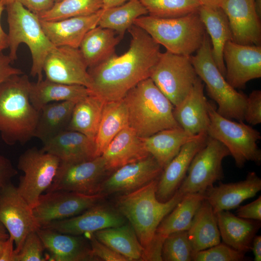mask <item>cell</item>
<instances>
[{
    "mask_svg": "<svg viewBox=\"0 0 261 261\" xmlns=\"http://www.w3.org/2000/svg\"><path fill=\"white\" fill-rule=\"evenodd\" d=\"M102 13L101 9L88 15L40 22L45 35L55 46L79 48L85 34L98 26Z\"/></svg>",
    "mask_w": 261,
    "mask_h": 261,
    "instance_id": "obj_26",
    "label": "cell"
},
{
    "mask_svg": "<svg viewBox=\"0 0 261 261\" xmlns=\"http://www.w3.org/2000/svg\"><path fill=\"white\" fill-rule=\"evenodd\" d=\"M4 8V6L0 5V52L9 46L8 34L5 32L1 25V17Z\"/></svg>",
    "mask_w": 261,
    "mask_h": 261,
    "instance_id": "obj_51",
    "label": "cell"
},
{
    "mask_svg": "<svg viewBox=\"0 0 261 261\" xmlns=\"http://www.w3.org/2000/svg\"><path fill=\"white\" fill-rule=\"evenodd\" d=\"M131 40L121 55L115 52L96 65L88 68L90 93L105 102L123 98L140 81L149 78L161 54L160 45L141 28L128 29Z\"/></svg>",
    "mask_w": 261,
    "mask_h": 261,
    "instance_id": "obj_1",
    "label": "cell"
},
{
    "mask_svg": "<svg viewBox=\"0 0 261 261\" xmlns=\"http://www.w3.org/2000/svg\"><path fill=\"white\" fill-rule=\"evenodd\" d=\"M216 215L223 242L244 253L251 250L261 221L243 218L229 211H219Z\"/></svg>",
    "mask_w": 261,
    "mask_h": 261,
    "instance_id": "obj_28",
    "label": "cell"
},
{
    "mask_svg": "<svg viewBox=\"0 0 261 261\" xmlns=\"http://www.w3.org/2000/svg\"><path fill=\"white\" fill-rule=\"evenodd\" d=\"M5 8L7 13L9 58L12 62L15 60L19 45L25 44L31 55L30 75L37 77L38 81L43 80L44 59L56 46L44 32L38 15L17 2L9 3Z\"/></svg>",
    "mask_w": 261,
    "mask_h": 261,
    "instance_id": "obj_6",
    "label": "cell"
},
{
    "mask_svg": "<svg viewBox=\"0 0 261 261\" xmlns=\"http://www.w3.org/2000/svg\"><path fill=\"white\" fill-rule=\"evenodd\" d=\"M230 155L229 150L222 143L208 136L205 146L193 158L177 190L184 195L204 193L223 178L222 161Z\"/></svg>",
    "mask_w": 261,
    "mask_h": 261,
    "instance_id": "obj_11",
    "label": "cell"
},
{
    "mask_svg": "<svg viewBox=\"0 0 261 261\" xmlns=\"http://www.w3.org/2000/svg\"><path fill=\"white\" fill-rule=\"evenodd\" d=\"M254 6L257 15L260 18H261V0H253Z\"/></svg>",
    "mask_w": 261,
    "mask_h": 261,
    "instance_id": "obj_56",
    "label": "cell"
},
{
    "mask_svg": "<svg viewBox=\"0 0 261 261\" xmlns=\"http://www.w3.org/2000/svg\"><path fill=\"white\" fill-rule=\"evenodd\" d=\"M190 58L197 76L205 84L209 96L218 104L217 112L228 119L244 121L247 96L232 87L219 71L213 57L207 32L201 46Z\"/></svg>",
    "mask_w": 261,
    "mask_h": 261,
    "instance_id": "obj_7",
    "label": "cell"
},
{
    "mask_svg": "<svg viewBox=\"0 0 261 261\" xmlns=\"http://www.w3.org/2000/svg\"><path fill=\"white\" fill-rule=\"evenodd\" d=\"M122 38L115 31L100 26L89 30L79 46L88 68L96 65L115 53L116 46Z\"/></svg>",
    "mask_w": 261,
    "mask_h": 261,
    "instance_id": "obj_33",
    "label": "cell"
},
{
    "mask_svg": "<svg viewBox=\"0 0 261 261\" xmlns=\"http://www.w3.org/2000/svg\"><path fill=\"white\" fill-rule=\"evenodd\" d=\"M128 126V109L123 99L105 102L95 138L97 156H101L114 138Z\"/></svg>",
    "mask_w": 261,
    "mask_h": 261,
    "instance_id": "obj_35",
    "label": "cell"
},
{
    "mask_svg": "<svg viewBox=\"0 0 261 261\" xmlns=\"http://www.w3.org/2000/svg\"><path fill=\"white\" fill-rule=\"evenodd\" d=\"M41 149L59 159L60 162L77 163L97 157L95 141L78 131L66 130L43 143Z\"/></svg>",
    "mask_w": 261,
    "mask_h": 261,
    "instance_id": "obj_24",
    "label": "cell"
},
{
    "mask_svg": "<svg viewBox=\"0 0 261 261\" xmlns=\"http://www.w3.org/2000/svg\"><path fill=\"white\" fill-rule=\"evenodd\" d=\"M12 62L8 55L0 52V84L12 75L23 73L20 69L12 66Z\"/></svg>",
    "mask_w": 261,
    "mask_h": 261,
    "instance_id": "obj_49",
    "label": "cell"
},
{
    "mask_svg": "<svg viewBox=\"0 0 261 261\" xmlns=\"http://www.w3.org/2000/svg\"><path fill=\"white\" fill-rule=\"evenodd\" d=\"M251 250L254 254V261H261V236L255 235L252 243Z\"/></svg>",
    "mask_w": 261,
    "mask_h": 261,
    "instance_id": "obj_52",
    "label": "cell"
},
{
    "mask_svg": "<svg viewBox=\"0 0 261 261\" xmlns=\"http://www.w3.org/2000/svg\"><path fill=\"white\" fill-rule=\"evenodd\" d=\"M43 242L36 231L30 232L26 237L20 250L14 254L13 261H45Z\"/></svg>",
    "mask_w": 261,
    "mask_h": 261,
    "instance_id": "obj_43",
    "label": "cell"
},
{
    "mask_svg": "<svg viewBox=\"0 0 261 261\" xmlns=\"http://www.w3.org/2000/svg\"><path fill=\"white\" fill-rule=\"evenodd\" d=\"M236 216L245 219L261 220V196L245 205L239 206Z\"/></svg>",
    "mask_w": 261,
    "mask_h": 261,
    "instance_id": "obj_47",
    "label": "cell"
},
{
    "mask_svg": "<svg viewBox=\"0 0 261 261\" xmlns=\"http://www.w3.org/2000/svg\"><path fill=\"white\" fill-rule=\"evenodd\" d=\"M196 135L179 127L164 130L141 139L146 151L163 169L182 146Z\"/></svg>",
    "mask_w": 261,
    "mask_h": 261,
    "instance_id": "obj_32",
    "label": "cell"
},
{
    "mask_svg": "<svg viewBox=\"0 0 261 261\" xmlns=\"http://www.w3.org/2000/svg\"><path fill=\"white\" fill-rule=\"evenodd\" d=\"M30 82L23 73L0 84V135L8 145H24L34 137L39 111L29 100Z\"/></svg>",
    "mask_w": 261,
    "mask_h": 261,
    "instance_id": "obj_2",
    "label": "cell"
},
{
    "mask_svg": "<svg viewBox=\"0 0 261 261\" xmlns=\"http://www.w3.org/2000/svg\"><path fill=\"white\" fill-rule=\"evenodd\" d=\"M163 169L151 156L122 166L102 183L100 193L127 194L158 179Z\"/></svg>",
    "mask_w": 261,
    "mask_h": 261,
    "instance_id": "obj_17",
    "label": "cell"
},
{
    "mask_svg": "<svg viewBox=\"0 0 261 261\" xmlns=\"http://www.w3.org/2000/svg\"><path fill=\"white\" fill-rule=\"evenodd\" d=\"M59 164L58 158L35 147L20 155L17 168L24 174L20 177L17 189L32 208L51 184Z\"/></svg>",
    "mask_w": 261,
    "mask_h": 261,
    "instance_id": "obj_10",
    "label": "cell"
},
{
    "mask_svg": "<svg viewBox=\"0 0 261 261\" xmlns=\"http://www.w3.org/2000/svg\"><path fill=\"white\" fill-rule=\"evenodd\" d=\"M203 90L204 84L198 76L188 94L174 108V116L176 122L183 130L191 135L206 133L209 125L208 101Z\"/></svg>",
    "mask_w": 261,
    "mask_h": 261,
    "instance_id": "obj_22",
    "label": "cell"
},
{
    "mask_svg": "<svg viewBox=\"0 0 261 261\" xmlns=\"http://www.w3.org/2000/svg\"><path fill=\"white\" fill-rule=\"evenodd\" d=\"M46 79L64 84L90 86L88 67L79 48L55 47L46 56L43 65Z\"/></svg>",
    "mask_w": 261,
    "mask_h": 261,
    "instance_id": "obj_15",
    "label": "cell"
},
{
    "mask_svg": "<svg viewBox=\"0 0 261 261\" xmlns=\"http://www.w3.org/2000/svg\"><path fill=\"white\" fill-rule=\"evenodd\" d=\"M89 94L85 86L64 84L47 79L30 82L29 91L30 102L38 111L48 103L62 101L76 102Z\"/></svg>",
    "mask_w": 261,
    "mask_h": 261,
    "instance_id": "obj_30",
    "label": "cell"
},
{
    "mask_svg": "<svg viewBox=\"0 0 261 261\" xmlns=\"http://www.w3.org/2000/svg\"><path fill=\"white\" fill-rule=\"evenodd\" d=\"M201 5L211 8L220 7L223 0H198Z\"/></svg>",
    "mask_w": 261,
    "mask_h": 261,
    "instance_id": "obj_53",
    "label": "cell"
},
{
    "mask_svg": "<svg viewBox=\"0 0 261 261\" xmlns=\"http://www.w3.org/2000/svg\"><path fill=\"white\" fill-rule=\"evenodd\" d=\"M203 199V193L186 194L165 217L157 229L153 244L148 252L151 259L156 261L161 259L162 244L168 235L189 229L193 217Z\"/></svg>",
    "mask_w": 261,
    "mask_h": 261,
    "instance_id": "obj_21",
    "label": "cell"
},
{
    "mask_svg": "<svg viewBox=\"0 0 261 261\" xmlns=\"http://www.w3.org/2000/svg\"><path fill=\"white\" fill-rule=\"evenodd\" d=\"M157 182L158 179L120 195L116 203V209L129 221L144 248L142 258L150 250L161 221L184 196L177 190L167 201H160L156 195Z\"/></svg>",
    "mask_w": 261,
    "mask_h": 261,
    "instance_id": "obj_3",
    "label": "cell"
},
{
    "mask_svg": "<svg viewBox=\"0 0 261 261\" xmlns=\"http://www.w3.org/2000/svg\"><path fill=\"white\" fill-rule=\"evenodd\" d=\"M245 253L237 251L224 243H219L194 254L193 261H245Z\"/></svg>",
    "mask_w": 261,
    "mask_h": 261,
    "instance_id": "obj_42",
    "label": "cell"
},
{
    "mask_svg": "<svg viewBox=\"0 0 261 261\" xmlns=\"http://www.w3.org/2000/svg\"><path fill=\"white\" fill-rule=\"evenodd\" d=\"M210 123L207 135L222 143L233 157L236 166L241 168L246 163L261 162V151L257 143L261 133L244 121H234L219 115L214 105L208 102Z\"/></svg>",
    "mask_w": 261,
    "mask_h": 261,
    "instance_id": "obj_8",
    "label": "cell"
},
{
    "mask_svg": "<svg viewBox=\"0 0 261 261\" xmlns=\"http://www.w3.org/2000/svg\"><path fill=\"white\" fill-rule=\"evenodd\" d=\"M149 15L162 18L179 17L198 11V0H139Z\"/></svg>",
    "mask_w": 261,
    "mask_h": 261,
    "instance_id": "obj_40",
    "label": "cell"
},
{
    "mask_svg": "<svg viewBox=\"0 0 261 261\" xmlns=\"http://www.w3.org/2000/svg\"><path fill=\"white\" fill-rule=\"evenodd\" d=\"M9 237V234L5 227L0 221V239L7 240Z\"/></svg>",
    "mask_w": 261,
    "mask_h": 261,
    "instance_id": "obj_55",
    "label": "cell"
},
{
    "mask_svg": "<svg viewBox=\"0 0 261 261\" xmlns=\"http://www.w3.org/2000/svg\"><path fill=\"white\" fill-rule=\"evenodd\" d=\"M89 234L92 253L97 259L104 261H128L125 257L99 241L93 233H89Z\"/></svg>",
    "mask_w": 261,
    "mask_h": 261,
    "instance_id": "obj_45",
    "label": "cell"
},
{
    "mask_svg": "<svg viewBox=\"0 0 261 261\" xmlns=\"http://www.w3.org/2000/svg\"><path fill=\"white\" fill-rule=\"evenodd\" d=\"M188 233L195 254L221 242L216 213L204 199L193 217Z\"/></svg>",
    "mask_w": 261,
    "mask_h": 261,
    "instance_id": "obj_31",
    "label": "cell"
},
{
    "mask_svg": "<svg viewBox=\"0 0 261 261\" xmlns=\"http://www.w3.org/2000/svg\"><path fill=\"white\" fill-rule=\"evenodd\" d=\"M6 240L0 239V258L1 257L3 249L4 248Z\"/></svg>",
    "mask_w": 261,
    "mask_h": 261,
    "instance_id": "obj_57",
    "label": "cell"
},
{
    "mask_svg": "<svg viewBox=\"0 0 261 261\" xmlns=\"http://www.w3.org/2000/svg\"><path fill=\"white\" fill-rule=\"evenodd\" d=\"M13 2L20 3L38 15L50 9L55 3L54 0H0V5L5 7Z\"/></svg>",
    "mask_w": 261,
    "mask_h": 261,
    "instance_id": "obj_46",
    "label": "cell"
},
{
    "mask_svg": "<svg viewBox=\"0 0 261 261\" xmlns=\"http://www.w3.org/2000/svg\"><path fill=\"white\" fill-rule=\"evenodd\" d=\"M129 0H102L103 8L106 9L123 4Z\"/></svg>",
    "mask_w": 261,
    "mask_h": 261,
    "instance_id": "obj_54",
    "label": "cell"
},
{
    "mask_svg": "<svg viewBox=\"0 0 261 261\" xmlns=\"http://www.w3.org/2000/svg\"><path fill=\"white\" fill-rule=\"evenodd\" d=\"M102 193L87 195L72 191H55L43 193L32 208L40 228L51 222L76 216L100 203Z\"/></svg>",
    "mask_w": 261,
    "mask_h": 261,
    "instance_id": "obj_13",
    "label": "cell"
},
{
    "mask_svg": "<svg viewBox=\"0 0 261 261\" xmlns=\"http://www.w3.org/2000/svg\"><path fill=\"white\" fill-rule=\"evenodd\" d=\"M123 99L128 109L129 126L140 137L180 127L174 116V105L150 77L139 82Z\"/></svg>",
    "mask_w": 261,
    "mask_h": 261,
    "instance_id": "obj_4",
    "label": "cell"
},
{
    "mask_svg": "<svg viewBox=\"0 0 261 261\" xmlns=\"http://www.w3.org/2000/svg\"><path fill=\"white\" fill-rule=\"evenodd\" d=\"M60 0H54L55 2L59 1H60Z\"/></svg>",
    "mask_w": 261,
    "mask_h": 261,
    "instance_id": "obj_58",
    "label": "cell"
},
{
    "mask_svg": "<svg viewBox=\"0 0 261 261\" xmlns=\"http://www.w3.org/2000/svg\"><path fill=\"white\" fill-rule=\"evenodd\" d=\"M208 138L206 132L196 135L182 146L163 169L157 184L158 200L166 202L173 196L184 179L193 158L205 146Z\"/></svg>",
    "mask_w": 261,
    "mask_h": 261,
    "instance_id": "obj_19",
    "label": "cell"
},
{
    "mask_svg": "<svg viewBox=\"0 0 261 261\" xmlns=\"http://www.w3.org/2000/svg\"><path fill=\"white\" fill-rule=\"evenodd\" d=\"M188 231L170 234L162 246L161 257L164 261H191L194 256Z\"/></svg>",
    "mask_w": 261,
    "mask_h": 261,
    "instance_id": "obj_41",
    "label": "cell"
},
{
    "mask_svg": "<svg viewBox=\"0 0 261 261\" xmlns=\"http://www.w3.org/2000/svg\"><path fill=\"white\" fill-rule=\"evenodd\" d=\"M198 13L210 39L214 61L225 78L226 68L223 59V49L227 42L232 41L228 18L220 7L211 8L201 5Z\"/></svg>",
    "mask_w": 261,
    "mask_h": 261,
    "instance_id": "obj_29",
    "label": "cell"
},
{
    "mask_svg": "<svg viewBox=\"0 0 261 261\" xmlns=\"http://www.w3.org/2000/svg\"><path fill=\"white\" fill-rule=\"evenodd\" d=\"M107 171L102 156L74 164L60 162L56 174L45 192L68 191L87 195L100 193Z\"/></svg>",
    "mask_w": 261,
    "mask_h": 261,
    "instance_id": "obj_12",
    "label": "cell"
},
{
    "mask_svg": "<svg viewBox=\"0 0 261 261\" xmlns=\"http://www.w3.org/2000/svg\"><path fill=\"white\" fill-rule=\"evenodd\" d=\"M0 221L14 241V254L20 250L27 236L40 228L32 208L11 183L0 190Z\"/></svg>",
    "mask_w": 261,
    "mask_h": 261,
    "instance_id": "obj_14",
    "label": "cell"
},
{
    "mask_svg": "<svg viewBox=\"0 0 261 261\" xmlns=\"http://www.w3.org/2000/svg\"><path fill=\"white\" fill-rule=\"evenodd\" d=\"M220 8L228 18L233 42L261 45V18L256 13L253 0H223Z\"/></svg>",
    "mask_w": 261,
    "mask_h": 261,
    "instance_id": "obj_20",
    "label": "cell"
},
{
    "mask_svg": "<svg viewBox=\"0 0 261 261\" xmlns=\"http://www.w3.org/2000/svg\"><path fill=\"white\" fill-rule=\"evenodd\" d=\"M75 103L62 101L43 106L39 111L34 137L44 143L67 130Z\"/></svg>",
    "mask_w": 261,
    "mask_h": 261,
    "instance_id": "obj_34",
    "label": "cell"
},
{
    "mask_svg": "<svg viewBox=\"0 0 261 261\" xmlns=\"http://www.w3.org/2000/svg\"><path fill=\"white\" fill-rule=\"evenodd\" d=\"M244 120L250 125L261 123V91L254 90L247 96Z\"/></svg>",
    "mask_w": 261,
    "mask_h": 261,
    "instance_id": "obj_44",
    "label": "cell"
},
{
    "mask_svg": "<svg viewBox=\"0 0 261 261\" xmlns=\"http://www.w3.org/2000/svg\"><path fill=\"white\" fill-rule=\"evenodd\" d=\"M14 241L13 239L9 236V237L6 241L0 258V261H13L14 249Z\"/></svg>",
    "mask_w": 261,
    "mask_h": 261,
    "instance_id": "obj_50",
    "label": "cell"
},
{
    "mask_svg": "<svg viewBox=\"0 0 261 261\" xmlns=\"http://www.w3.org/2000/svg\"><path fill=\"white\" fill-rule=\"evenodd\" d=\"M105 102L91 93L77 102L67 130L78 131L95 141Z\"/></svg>",
    "mask_w": 261,
    "mask_h": 261,
    "instance_id": "obj_37",
    "label": "cell"
},
{
    "mask_svg": "<svg viewBox=\"0 0 261 261\" xmlns=\"http://www.w3.org/2000/svg\"><path fill=\"white\" fill-rule=\"evenodd\" d=\"M198 76L190 56L161 53L150 78L174 106L188 94Z\"/></svg>",
    "mask_w": 261,
    "mask_h": 261,
    "instance_id": "obj_9",
    "label": "cell"
},
{
    "mask_svg": "<svg viewBox=\"0 0 261 261\" xmlns=\"http://www.w3.org/2000/svg\"><path fill=\"white\" fill-rule=\"evenodd\" d=\"M149 155L141 137L128 126L114 138L101 156L104 160L107 170L110 171Z\"/></svg>",
    "mask_w": 261,
    "mask_h": 261,
    "instance_id": "obj_27",
    "label": "cell"
},
{
    "mask_svg": "<svg viewBox=\"0 0 261 261\" xmlns=\"http://www.w3.org/2000/svg\"><path fill=\"white\" fill-rule=\"evenodd\" d=\"M225 79L234 88L261 77V45H244L229 40L223 49Z\"/></svg>",
    "mask_w": 261,
    "mask_h": 261,
    "instance_id": "obj_16",
    "label": "cell"
},
{
    "mask_svg": "<svg viewBox=\"0 0 261 261\" xmlns=\"http://www.w3.org/2000/svg\"><path fill=\"white\" fill-rule=\"evenodd\" d=\"M44 247L50 253L49 261H97L89 244L81 235L62 233L47 228L36 231Z\"/></svg>",
    "mask_w": 261,
    "mask_h": 261,
    "instance_id": "obj_25",
    "label": "cell"
},
{
    "mask_svg": "<svg viewBox=\"0 0 261 261\" xmlns=\"http://www.w3.org/2000/svg\"><path fill=\"white\" fill-rule=\"evenodd\" d=\"M261 190V179L254 172H249L246 179L236 182L219 183L203 193L204 199L215 213L237 208L244 201L255 196Z\"/></svg>",
    "mask_w": 261,
    "mask_h": 261,
    "instance_id": "obj_23",
    "label": "cell"
},
{
    "mask_svg": "<svg viewBox=\"0 0 261 261\" xmlns=\"http://www.w3.org/2000/svg\"><path fill=\"white\" fill-rule=\"evenodd\" d=\"M147 14L139 0H129L120 5L102 9L98 26L112 29L123 38L136 18Z\"/></svg>",
    "mask_w": 261,
    "mask_h": 261,
    "instance_id": "obj_38",
    "label": "cell"
},
{
    "mask_svg": "<svg viewBox=\"0 0 261 261\" xmlns=\"http://www.w3.org/2000/svg\"><path fill=\"white\" fill-rule=\"evenodd\" d=\"M102 8V0H61L38 16L43 21H58L92 14Z\"/></svg>",
    "mask_w": 261,
    "mask_h": 261,
    "instance_id": "obj_39",
    "label": "cell"
},
{
    "mask_svg": "<svg viewBox=\"0 0 261 261\" xmlns=\"http://www.w3.org/2000/svg\"><path fill=\"white\" fill-rule=\"evenodd\" d=\"M133 25L144 30L166 51L189 56L200 47L206 32L198 11L175 17L143 15Z\"/></svg>",
    "mask_w": 261,
    "mask_h": 261,
    "instance_id": "obj_5",
    "label": "cell"
},
{
    "mask_svg": "<svg viewBox=\"0 0 261 261\" xmlns=\"http://www.w3.org/2000/svg\"><path fill=\"white\" fill-rule=\"evenodd\" d=\"M125 218L116 209L100 203L72 218L50 222L41 228L76 235L93 233L126 223Z\"/></svg>",
    "mask_w": 261,
    "mask_h": 261,
    "instance_id": "obj_18",
    "label": "cell"
},
{
    "mask_svg": "<svg viewBox=\"0 0 261 261\" xmlns=\"http://www.w3.org/2000/svg\"><path fill=\"white\" fill-rule=\"evenodd\" d=\"M17 174L10 161L0 155V190L11 183V179Z\"/></svg>",
    "mask_w": 261,
    "mask_h": 261,
    "instance_id": "obj_48",
    "label": "cell"
},
{
    "mask_svg": "<svg viewBox=\"0 0 261 261\" xmlns=\"http://www.w3.org/2000/svg\"><path fill=\"white\" fill-rule=\"evenodd\" d=\"M93 233L99 241L125 257L128 261H142L144 248L129 223Z\"/></svg>",
    "mask_w": 261,
    "mask_h": 261,
    "instance_id": "obj_36",
    "label": "cell"
}]
</instances>
